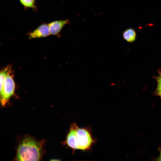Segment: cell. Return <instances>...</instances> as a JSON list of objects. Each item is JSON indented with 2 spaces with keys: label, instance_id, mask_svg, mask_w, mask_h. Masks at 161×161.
<instances>
[{
  "label": "cell",
  "instance_id": "cell-8",
  "mask_svg": "<svg viewBox=\"0 0 161 161\" xmlns=\"http://www.w3.org/2000/svg\"><path fill=\"white\" fill-rule=\"evenodd\" d=\"M155 93L157 95L161 97V83H157Z\"/></svg>",
  "mask_w": 161,
  "mask_h": 161
},
{
  "label": "cell",
  "instance_id": "cell-10",
  "mask_svg": "<svg viewBox=\"0 0 161 161\" xmlns=\"http://www.w3.org/2000/svg\"><path fill=\"white\" fill-rule=\"evenodd\" d=\"M157 160L161 161V151H160V154L159 156L157 158Z\"/></svg>",
  "mask_w": 161,
  "mask_h": 161
},
{
  "label": "cell",
  "instance_id": "cell-5",
  "mask_svg": "<svg viewBox=\"0 0 161 161\" xmlns=\"http://www.w3.org/2000/svg\"><path fill=\"white\" fill-rule=\"evenodd\" d=\"M70 23L68 19L55 20L49 22L48 23V25L50 34L60 37L61 32L64 27Z\"/></svg>",
  "mask_w": 161,
  "mask_h": 161
},
{
  "label": "cell",
  "instance_id": "cell-4",
  "mask_svg": "<svg viewBox=\"0 0 161 161\" xmlns=\"http://www.w3.org/2000/svg\"><path fill=\"white\" fill-rule=\"evenodd\" d=\"M48 24L42 23L33 30L27 33L29 39L47 37L50 35Z\"/></svg>",
  "mask_w": 161,
  "mask_h": 161
},
{
  "label": "cell",
  "instance_id": "cell-3",
  "mask_svg": "<svg viewBox=\"0 0 161 161\" xmlns=\"http://www.w3.org/2000/svg\"><path fill=\"white\" fill-rule=\"evenodd\" d=\"M15 84L11 70L7 75L3 83L0 85V103L5 107L9 103L11 98L14 95Z\"/></svg>",
  "mask_w": 161,
  "mask_h": 161
},
{
  "label": "cell",
  "instance_id": "cell-1",
  "mask_svg": "<svg viewBox=\"0 0 161 161\" xmlns=\"http://www.w3.org/2000/svg\"><path fill=\"white\" fill-rule=\"evenodd\" d=\"M45 142V140H39L29 135L19 137L17 140L14 160H41L46 152Z\"/></svg>",
  "mask_w": 161,
  "mask_h": 161
},
{
  "label": "cell",
  "instance_id": "cell-7",
  "mask_svg": "<svg viewBox=\"0 0 161 161\" xmlns=\"http://www.w3.org/2000/svg\"><path fill=\"white\" fill-rule=\"evenodd\" d=\"M21 5L26 9H31L33 11L37 10L35 0H19Z\"/></svg>",
  "mask_w": 161,
  "mask_h": 161
},
{
  "label": "cell",
  "instance_id": "cell-2",
  "mask_svg": "<svg viewBox=\"0 0 161 161\" xmlns=\"http://www.w3.org/2000/svg\"><path fill=\"white\" fill-rule=\"evenodd\" d=\"M95 142L89 128H80L73 123L70 126L65 140L62 143L74 153L77 150L88 151L92 149Z\"/></svg>",
  "mask_w": 161,
  "mask_h": 161
},
{
  "label": "cell",
  "instance_id": "cell-6",
  "mask_svg": "<svg viewBox=\"0 0 161 161\" xmlns=\"http://www.w3.org/2000/svg\"><path fill=\"white\" fill-rule=\"evenodd\" d=\"M123 39L129 42L134 41L136 38V33L133 28H129L125 30L123 33Z\"/></svg>",
  "mask_w": 161,
  "mask_h": 161
},
{
  "label": "cell",
  "instance_id": "cell-9",
  "mask_svg": "<svg viewBox=\"0 0 161 161\" xmlns=\"http://www.w3.org/2000/svg\"><path fill=\"white\" fill-rule=\"evenodd\" d=\"M157 83H161V73L157 78Z\"/></svg>",
  "mask_w": 161,
  "mask_h": 161
}]
</instances>
